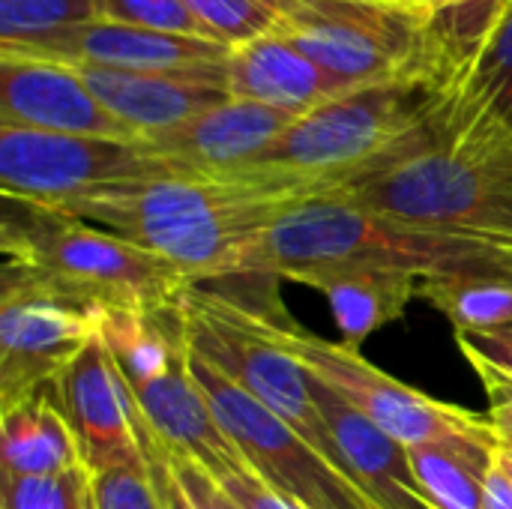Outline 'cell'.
Instances as JSON below:
<instances>
[{"mask_svg":"<svg viewBox=\"0 0 512 509\" xmlns=\"http://www.w3.org/2000/svg\"><path fill=\"white\" fill-rule=\"evenodd\" d=\"M318 183L249 168L237 174H168L99 192L72 213L174 264L192 285L258 279L255 255L267 228ZM264 282V279H261Z\"/></svg>","mask_w":512,"mask_h":509,"instance_id":"cell-1","label":"cell"},{"mask_svg":"<svg viewBox=\"0 0 512 509\" xmlns=\"http://www.w3.org/2000/svg\"><path fill=\"white\" fill-rule=\"evenodd\" d=\"M375 270L417 282L512 279V246L435 231L318 192L288 207L261 237L255 276L315 288L327 276Z\"/></svg>","mask_w":512,"mask_h":509,"instance_id":"cell-2","label":"cell"},{"mask_svg":"<svg viewBox=\"0 0 512 509\" xmlns=\"http://www.w3.org/2000/svg\"><path fill=\"white\" fill-rule=\"evenodd\" d=\"M399 222L512 246V129L444 108L384 165L330 189Z\"/></svg>","mask_w":512,"mask_h":509,"instance_id":"cell-3","label":"cell"},{"mask_svg":"<svg viewBox=\"0 0 512 509\" xmlns=\"http://www.w3.org/2000/svg\"><path fill=\"white\" fill-rule=\"evenodd\" d=\"M3 279L99 312H165L195 288L150 249L72 213L3 195Z\"/></svg>","mask_w":512,"mask_h":509,"instance_id":"cell-4","label":"cell"},{"mask_svg":"<svg viewBox=\"0 0 512 509\" xmlns=\"http://www.w3.org/2000/svg\"><path fill=\"white\" fill-rule=\"evenodd\" d=\"M444 102L447 93L423 75L351 87L300 114L252 168L294 174L324 192L339 189L384 165Z\"/></svg>","mask_w":512,"mask_h":509,"instance_id":"cell-5","label":"cell"},{"mask_svg":"<svg viewBox=\"0 0 512 509\" xmlns=\"http://www.w3.org/2000/svg\"><path fill=\"white\" fill-rule=\"evenodd\" d=\"M255 312V309H252ZM264 333L282 345L306 372L336 390L348 405L369 417L390 438L405 447L441 444V447H474L483 453H498V432L489 417H480L468 408L426 396L393 375L381 372L360 351L345 348L342 342H327L300 324H294L285 309L255 312Z\"/></svg>","mask_w":512,"mask_h":509,"instance_id":"cell-6","label":"cell"},{"mask_svg":"<svg viewBox=\"0 0 512 509\" xmlns=\"http://www.w3.org/2000/svg\"><path fill=\"white\" fill-rule=\"evenodd\" d=\"M183 321L195 357L246 390L342 468L339 450L312 393V372L264 333L252 309L195 285L183 297Z\"/></svg>","mask_w":512,"mask_h":509,"instance_id":"cell-7","label":"cell"},{"mask_svg":"<svg viewBox=\"0 0 512 509\" xmlns=\"http://www.w3.org/2000/svg\"><path fill=\"white\" fill-rule=\"evenodd\" d=\"M177 174L150 147L120 138L0 126V189L54 210L141 180Z\"/></svg>","mask_w":512,"mask_h":509,"instance_id":"cell-8","label":"cell"},{"mask_svg":"<svg viewBox=\"0 0 512 509\" xmlns=\"http://www.w3.org/2000/svg\"><path fill=\"white\" fill-rule=\"evenodd\" d=\"M276 30L351 87L402 75L429 78L420 9L381 0H318L282 12Z\"/></svg>","mask_w":512,"mask_h":509,"instance_id":"cell-9","label":"cell"},{"mask_svg":"<svg viewBox=\"0 0 512 509\" xmlns=\"http://www.w3.org/2000/svg\"><path fill=\"white\" fill-rule=\"evenodd\" d=\"M192 375L204 390L213 417L249 468L306 509H378L366 492L315 450L297 429L255 402L246 390L216 372L192 351Z\"/></svg>","mask_w":512,"mask_h":509,"instance_id":"cell-10","label":"cell"},{"mask_svg":"<svg viewBox=\"0 0 512 509\" xmlns=\"http://www.w3.org/2000/svg\"><path fill=\"white\" fill-rule=\"evenodd\" d=\"M105 312L87 309L15 279L0 297V411L60 387L75 357L102 333Z\"/></svg>","mask_w":512,"mask_h":509,"instance_id":"cell-11","label":"cell"},{"mask_svg":"<svg viewBox=\"0 0 512 509\" xmlns=\"http://www.w3.org/2000/svg\"><path fill=\"white\" fill-rule=\"evenodd\" d=\"M60 402L75 429L81 465L90 477L105 471H147L156 450L135 396L102 333L75 357L60 381Z\"/></svg>","mask_w":512,"mask_h":509,"instance_id":"cell-12","label":"cell"},{"mask_svg":"<svg viewBox=\"0 0 512 509\" xmlns=\"http://www.w3.org/2000/svg\"><path fill=\"white\" fill-rule=\"evenodd\" d=\"M0 126L138 141L87 87L75 66L0 54Z\"/></svg>","mask_w":512,"mask_h":509,"instance_id":"cell-13","label":"cell"},{"mask_svg":"<svg viewBox=\"0 0 512 509\" xmlns=\"http://www.w3.org/2000/svg\"><path fill=\"white\" fill-rule=\"evenodd\" d=\"M294 120L297 114L291 111L231 96L222 105L141 141L177 174H237L252 168Z\"/></svg>","mask_w":512,"mask_h":509,"instance_id":"cell-14","label":"cell"},{"mask_svg":"<svg viewBox=\"0 0 512 509\" xmlns=\"http://www.w3.org/2000/svg\"><path fill=\"white\" fill-rule=\"evenodd\" d=\"M75 69L96 93V99L138 138L174 129L231 99L228 63L147 72L78 63Z\"/></svg>","mask_w":512,"mask_h":509,"instance_id":"cell-15","label":"cell"},{"mask_svg":"<svg viewBox=\"0 0 512 509\" xmlns=\"http://www.w3.org/2000/svg\"><path fill=\"white\" fill-rule=\"evenodd\" d=\"M312 393L333 435L345 474L378 509H435L423 495L408 459V447L378 429L336 390L312 375Z\"/></svg>","mask_w":512,"mask_h":509,"instance_id":"cell-16","label":"cell"},{"mask_svg":"<svg viewBox=\"0 0 512 509\" xmlns=\"http://www.w3.org/2000/svg\"><path fill=\"white\" fill-rule=\"evenodd\" d=\"M228 90L234 99L261 102L300 117L351 90V84L324 72L279 30H270L231 51Z\"/></svg>","mask_w":512,"mask_h":509,"instance_id":"cell-17","label":"cell"},{"mask_svg":"<svg viewBox=\"0 0 512 509\" xmlns=\"http://www.w3.org/2000/svg\"><path fill=\"white\" fill-rule=\"evenodd\" d=\"M231 45L219 39H201L171 30H153V27H135V24H117L96 18L84 24L69 48L66 60L69 66L87 63V66H105V69H198V66H222L231 57Z\"/></svg>","mask_w":512,"mask_h":509,"instance_id":"cell-18","label":"cell"},{"mask_svg":"<svg viewBox=\"0 0 512 509\" xmlns=\"http://www.w3.org/2000/svg\"><path fill=\"white\" fill-rule=\"evenodd\" d=\"M81 465L75 429L63 411L60 387L39 390L0 411V471L3 483L27 477H57Z\"/></svg>","mask_w":512,"mask_h":509,"instance_id":"cell-19","label":"cell"},{"mask_svg":"<svg viewBox=\"0 0 512 509\" xmlns=\"http://www.w3.org/2000/svg\"><path fill=\"white\" fill-rule=\"evenodd\" d=\"M510 6L512 0H426L423 63L447 96L477 63Z\"/></svg>","mask_w":512,"mask_h":509,"instance_id":"cell-20","label":"cell"},{"mask_svg":"<svg viewBox=\"0 0 512 509\" xmlns=\"http://www.w3.org/2000/svg\"><path fill=\"white\" fill-rule=\"evenodd\" d=\"M330 303L342 345L360 351V345L381 327L399 321L411 300L420 297V282L399 273L354 270L327 276L315 285Z\"/></svg>","mask_w":512,"mask_h":509,"instance_id":"cell-21","label":"cell"},{"mask_svg":"<svg viewBox=\"0 0 512 509\" xmlns=\"http://www.w3.org/2000/svg\"><path fill=\"white\" fill-rule=\"evenodd\" d=\"M96 18V0H0V54L63 63L72 36Z\"/></svg>","mask_w":512,"mask_h":509,"instance_id":"cell-22","label":"cell"},{"mask_svg":"<svg viewBox=\"0 0 512 509\" xmlns=\"http://www.w3.org/2000/svg\"><path fill=\"white\" fill-rule=\"evenodd\" d=\"M450 123H495L512 129V6L495 36L447 96Z\"/></svg>","mask_w":512,"mask_h":509,"instance_id":"cell-23","label":"cell"},{"mask_svg":"<svg viewBox=\"0 0 512 509\" xmlns=\"http://www.w3.org/2000/svg\"><path fill=\"white\" fill-rule=\"evenodd\" d=\"M408 459L432 507L483 509L486 474L495 462L492 453L474 447L420 444V447H408Z\"/></svg>","mask_w":512,"mask_h":509,"instance_id":"cell-24","label":"cell"},{"mask_svg":"<svg viewBox=\"0 0 512 509\" xmlns=\"http://www.w3.org/2000/svg\"><path fill=\"white\" fill-rule=\"evenodd\" d=\"M420 300L435 306L456 333L512 324V279H435L420 282Z\"/></svg>","mask_w":512,"mask_h":509,"instance_id":"cell-25","label":"cell"},{"mask_svg":"<svg viewBox=\"0 0 512 509\" xmlns=\"http://www.w3.org/2000/svg\"><path fill=\"white\" fill-rule=\"evenodd\" d=\"M0 509H96L93 477L87 468H75L57 477H27L0 486Z\"/></svg>","mask_w":512,"mask_h":509,"instance_id":"cell-26","label":"cell"},{"mask_svg":"<svg viewBox=\"0 0 512 509\" xmlns=\"http://www.w3.org/2000/svg\"><path fill=\"white\" fill-rule=\"evenodd\" d=\"M207 33L231 48L258 39L279 24V12L261 0H183Z\"/></svg>","mask_w":512,"mask_h":509,"instance_id":"cell-27","label":"cell"},{"mask_svg":"<svg viewBox=\"0 0 512 509\" xmlns=\"http://www.w3.org/2000/svg\"><path fill=\"white\" fill-rule=\"evenodd\" d=\"M96 3H99V18L105 21L213 39L183 0H96Z\"/></svg>","mask_w":512,"mask_h":509,"instance_id":"cell-28","label":"cell"},{"mask_svg":"<svg viewBox=\"0 0 512 509\" xmlns=\"http://www.w3.org/2000/svg\"><path fill=\"white\" fill-rule=\"evenodd\" d=\"M96 509H168L153 471H105L93 477Z\"/></svg>","mask_w":512,"mask_h":509,"instance_id":"cell-29","label":"cell"},{"mask_svg":"<svg viewBox=\"0 0 512 509\" xmlns=\"http://www.w3.org/2000/svg\"><path fill=\"white\" fill-rule=\"evenodd\" d=\"M159 450H162V447H159ZM162 456H165V462H168L174 480L180 483L183 495L189 498V504L195 509H243L234 504V498L219 486V480H216L204 465H198L195 459L171 456V453H165V450H162Z\"/></svg>","mask_w":512,"mask_h":509,"instance_id":"cell-30","label":"cell"},{"mask_svg":"<svg viewBox=\"0 0 512 509\" xmlns=\"http://www.w3.org/2000/svg\"><path fill=\"white\" fill-rule=\"evenodd\" d=\"M219 486L234 498V504L243 509H306L300 507L294 498L282 495L276 486H270L261 474H255L252 468L216 477Z\"/></svg>","mask_w":512,"mask_h":509,"instance_id":"cell-31","label":"cell"},{"mask_svg":"<svg viewBox=\"0 0 512 509\" xmlns=\"http://www.w3.org/2000/svg\"><path fill=\"white\" fill-rule=\"evenodd\" d=\"M489 396V420L498 432V447L501 444H512V375L495 369L486 360H468Z\"/></svg>","mask_w":512,"mask_h":509,"instance_id":"cell-32","label":"cell"},{"mask_svg":"<svg viewBox=\"0 0 512 509\" xmlns=\"http://www.w3.org/2000/svg\"><path fill=\"white\" fill-rule=\"evenodd\" d=\"M456 345L462 348L465 360H486L495 369L512 375V324L495 330L456 333Z\"/></svg>","mask_w":512,"mask_h":509,"instance_id":"cell-33","label":"cell"},{"mask_svg":"<svg viewBox=\"0 0 512 509\" xmlns=\"http://www.w3.org/2000/svg\"><path fill=\"white\" fill-rule=\"evenodd\" d=\"M150 471H153V480H156V486H159V492H162L168 509H195L189 504V498L183 495L180 483L174 480V474H171V468H168V462H165V456H162L159 447L150 456Z\"/></svg>","mask_w":512,"mask_h":509,"instance_id":"cell-34","label":"cell"},{"mask_svg":"<svg viewBox=\"0 0 512 509\" xmlns=\"http://www.w3.org/2000/svg\"><path fill=\"white\" fill-rule=\"evenodd\" d=\"M483 509H512V480L498 462H492L486 474V498Z\"/></svg>","mask_w":512,"mask_h":509,"instance_id":"cell-35","label":"cell"},{"mask_svg":"<svg viewBox=\"0 0 512 509\" xmlns=\"http://www.w3.org/2000/svg\"><path fill=\"white\" fill-rule=\"evenodd\" d=\"M495 462L504 468V474L512 480V444H501L498 453H495Z\"/></svg>","mask_w":512,"mask_h":509,"instance_id":"cell-36","label":"cell"},{"mask_svg":"<svg viewBox=\"0 0 512 509\" xmlns=\"http://www.w3.org/2000/svg\"><path fill=\"white\" fill-rule=\"evenodd\" d=\"M381 3H390V6H402V9H420L426 6V0H381Z\"/></svg>","mask_w":512,"mask_h":509,"instance_id":"cell-37","label":"cell"},{"mask_svg":"<svg viewBox=\"0 0 512 509\" xmlns=\"http://www.w3.org/2000/svg\"><path fill=\"white\" fill-rule=\"evenodd\" d=\"M303 3H318V0H282V12H288L291 6H303Z\"/></svg>","mask_w":512,"mask_h":509,"instance_id":"cell-38","label":"cell"},{"mask_svg":"<svg viewBox=\"0 0 512 509\" xmlns=\"http://www.w3.org/2000/svg\"><path fill=\"white\" fill-rule=\"evenodd\" d=\"M261 3H267L270 9H276V12L282 15V0H261Z\"/></svg>","mask_w":512,"mask_h":509,"instance_id":"cell-39","label":"cell"}]
</instances>
